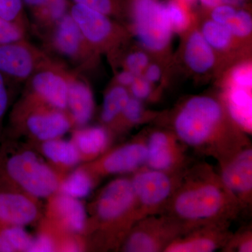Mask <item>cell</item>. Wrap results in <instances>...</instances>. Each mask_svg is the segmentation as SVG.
Returning <instances> with one entry per match:
<instances>
[{
    "instance_id": "6da1fadb",
    "label": "cell",
    "mask_w": 252,
    "mask_h": 252,
    "mask_svg": "<svg viewBox=\"0 0 252 252\" xmlns=\"http://www.w3.org/2000/svg\"><path fill=\"white\" fill-rule=\"evenodd\" d=\"M228 117L223 104L217 99L195 96L176 114L175 135L182 143L215 157L220 163L249 146L242 130L227 120Z\"/></svg>"
},
{
    "instance_id": "7a4b0ae2",
    "label": "cell",
    "mask_w": 252,
    "mask_h": 252,
    "mask_svg": "<svg viewBox=\"0 0 252 252\" xmlns=\"http://www.w3.org/2000/svg\"><path fill=\"white\" fill-rule=\"evenodd\" d=\"M166 207L168 215L191 228L228 221L241 209L220 175L209 167L182 174Z\"/></svg>"
},
{
    "instance_id": "3957f363",
    "label": "cell",
    "mask_w": 252,
    "mask_h": 252,
    "mask_svg": "<svg viewBox=\"0 0 252 252\" xmlns=\"http://www.w3.org/2000/svg\"><path fill=\"white\" fill-rule=\"evenodd\" d=\"M0 182L15 185L36 198H47L59 190L57 175L31 152L0 154Z\"/></svg>"
},
{
    "instance_id": "277c9868",
    "label": "cell",
    "mask_w": 252,
    "mask_h": 252,
    "mask_svg": "<svg viewBox=\"0 0 252 252\" xmlns=\"http://www.w3.org/2000/svg\"><path fill=\"white\" fill-rule=\"evenodd\" d=\"M38 36L42 41L43 49L54 58L67 61L78 72L90 70L97 64L99 55L86 41L69 12Z\"/></svg>"
},
{
    "instance_id": "5b68a950",
    "label": "cell",
    "mask_w": 252,
    "mask_h": 252,
    "mask_svg": "<svg viewBox=\"0 0 252 252\" xmlns=\"http://www.w3.org/2000/svg\"><path fill=\"white\" fill-rule=\"evenodd\" d=\"M11 122L14 127L25 126L42 142L60 138L74 125L67 111L54 108L28 94L15 107Z\"/></svg>"
},
{
    "instance_id": "8992f818",
    "label": "cell",
    "mask_w": 252,
    "mask_h": 252,
    "mask_svg": "<svg viewBox=\"0 0 252 252\" xmlns=\"http://www.w3.org/2000/svg\"><path fill=\"white\" fill-rule=\"evenodd\" d=\"M127 9L132 18V31L146 49L154 53L165 51L171 42L172 30L161 0H130Z\"/></svg>"
},
{
    "instance_id": "52a82bcc",
    "label": "cell",
    "mask_w": 252,
    "mask_h": 252,
    "mask_svg": "<svg viewBox=\"0 0 252 252\" xmlns=\"http://www.w3.org/2000/svg\"><path fill=\"white\" fill-rule=\"evenodd\" d=\"M69 13L86 41L99 55L116 56L127 41V31L108 16L74 2H71Z\"/></svg>"
},
{
    "instance_id": "ba28073f",
    "label": "cell",
    "mask_w": 252,
    "mask_h": 252,
    "mask_svg": "<svg viewBox=\"0 0 252 252\" xmlns=\"http://www.w3.org/2000/svg\"><path fill=\"white\" fill-rule=\"evenodd\" d=\"M192 228L170 215H149L137 221L126 239L124 251L164 252L169 244Z\"/></svg>"
},
{
    "instance_id": "9c48e42d",
    "label": "cell",
    "mask_w": 252,
    "mask_h": 252,
    "mask_svg": "<svg viewBox=\"0 0 252 252\" xmlns=\"http://www.w3.org/2000/svg\"><path fill=\"white\" fill-rule=\"evenodd\" d=\"M182 175L141 167L131 179L142 219L167 206Z\"/></svg>"
},
{
    "instance_id": "30bf717a",
    "label": "cell",
    "mask_w": 252,
    "mask_h": 252,
    "mask_svg": "<svg viewBox=\"0 0 252 252\" xmlns=\"http://www.w3.org/2000/svg\"><path fill=\"white\" fill-rule=\"evenodd\" d=\"M55 58L27 39L0 44V74L9 82L26 83Z\"/></svg>"
},
{
    "instance_id": "8fae6325",
    "label": "cell",
    "mask_w": 252,
    "mask_h": 252,
    "mask_svg": "<svg viewBox=\"0 0 252 252\" xmlns=\"http://www.w3.org/2000/svg\"><path fill=\"white\" fill-rule=\"evenodd\" d=\"M69 69L67 64L56 59L28 79L26 94L54 108L67 111Z\"/></svg>"
},
{
    "instance_id": "7c38bea8",
    "label": "cell",
    "mask_w": 252,
    "mask_h": 252,
    "mask_svg": "<svg viewBox=\"0 0 252 252\" xmlns=\"http://www.w3.org/2000/svg\"><path fill=\"white\" fill-rule=\"evenodd\" d=\"M96 213L99 220L107 223L126 217L136 222L142 220L131 180L119 178L111 182L99 195Z\"/></svg>"
},
{
    "instance_id": "4fadbf2b",
    "label": "cell",
    "mask_w": 252,
    "mask_h": 252,
    "mask_svg": "<svg viewBox=\"0 0 252 252\" xmlns=\"http://www.w3.org/2000/svg\"><path fill=\"white\" fill-rule=\"evenodd\" d=\"M220 177L241 208L250 205L252 195V149L247 146L220 163Z\"/></svg>"
},
{
    "instance_id": "5bb4252c",
    "label": "cell",
    "mask_w": 252,
    "mask_h": 252,
    "mask_svg": "<svg viewBox=\"0 0 252 252\" xmlns=\"http://www.w3.org/2000/svg\"><path fill=\"white\" fill-rule=\"evenodd\" d=\"M232 235L228 221L213 222L194 227L171 242L165 252H212L224 248Z\"/></svg>"
},
{
    "instance_id": "9a60e30c",
    "label": "cell",
    "mask_w": 252,
    "mask_h": 252,
    "mask_svg": "<svg viewBox=\"0 0 252 252\" xmlns=\"http://www.w3.org/2000/svg\"><path fill=\"white\" fill-rule=\"evenodd\" d=\"M180 143L175 133L165 131L152 132L146 143L147 167L167 173H179L185 161Z\"/></svg>"
},
{
    "instance_id": "2e32d148",
    "label": "cell",
    "mask_w": 252,
    "mask_h": 252,
    "mask_svg": "<svg viewBox=\"0 0 252 252\" xmlns=\"http://www.w3.org/2000/svg\"><path fill=\"white\" fill-rule=\"evenodd\" d=\"M94 102L91 86L75 69L68 72V94L67 112L73 124L86 126L94 115Z\"/></svg>"
},
{
    "instance_id": "e0dca14e",
    "label": "cell",
    "mask_w": 252,
    "mask_h": 252,
    "mask_svg": "<svg viewBox=\"0 0 252 252\" xmlns=\"http://www.w3.org/2000/svg\"><path fill=\"white\" fill-rule=\"evenodd\" d=\"M37 215L32 200L0 182V225L23 227L34 221Z\"/></svg>"
},
{
    "instance_id": "ac0fdd59",
    "label": "cell",
    "mask_w": 252,
    "mask_h": 252,
    "mask_svg": "<svg viewBox=\"0 0 252 252\" xmlns=\"http://www.w3.org/2000/svg\"><path fill=\"white\" fill-rule=\"evenodd\" d=\"M147 146L137 142L126 144L112 151L99 162V170L108 175L136 171L146 165Z\"/></svg>"
},
{
    "instance_id": "d6986e66",
    "label": "cell",
    "mask_w": 252,
    "mask_h": 252,
    "mask_svg": "<svg viewBox=\"0 0 252 252\" xmlns=\"http://www.w3.org/2000/svg\"><path fill=\"white\" fill-rule=\"evenodd\" d=\"M223 107L230 119L243 132H251L252 89L227 84L223 94Z\"/></svg>"
},
{
    "instance_id": "ffe728a7",
    "label": "cell",
    "mask_w": 252,
    "mask_h": 252,
    "mask_svg": "<svg viewBox=\"0 0 252 252\" xmlns=\"http://www.w3.org/2000/svg\"><path fill=\"white\" fill-rule=\"evenodd\" d=\"M53 215L64 229L80 233L86 223L85 207L79 199L59 193L51 204Z\"/></svg>"
},
{
    "instance_id": "44dd1931",
    "label": "cell",
    "mask_w": 252,
    "mask_h": 252,
    "mask_svg": "<svg viewBox=\"0 0 252 252\" xmlns=\"http://www.w3.org/2000/svg\"><path fill=\"white\" fill-rule=\"evenodd\" d=\"M185 61L189 69L196 74H205L215 66V50L205 41L200 31L191 32L187 38Z\"/></svg>"
},
{
    "instance_id": "7402d4cb",
    "label": "cell",
    "mask_w": 252,
    "mask_h": 252,
    "mask_svg": "<svg viewBox=\"0 0 252 252\" xmlns=\"http://www.w3.org/2000/svg\"><path fill=\"white\" fill-rule=\"evenodd\" d=\"M72 142L77 146L81 157L95 158L108 147L109 132L102 126L83 127L75 131Z\"/></svg>"
},
{
    "instance_id": "603a6c76",
    "label": "cell",
    "mask_w": 252,
    "mask_h": 252,
    "mask_svg": "<svg viewBox=\"0 0 252 252\" xmlns=\"http://www.w3.org/2000/svg\"><path fill=\"white\" fill-rule=\"evenodd\" d=\"M43 154L54 163L71 167L80 161L81 154L72 141L60 138L45 141L42 144Z\"/></svg>"
},
{
    "instance_id": "cb8c5ba5",
    "label": "cell",
    "mask_w": 252,
    "mask_h": 252,
    "mask_svg": "<svg viewBox=\"0 0 252 252\" xmlns=\"http://www.w3.org/2000/svg\"><path fill=\"white\" fill-rule=\"evenodd\" d=\"M130 97V93L126 88L114 84L109 87L104 94L101 120L105 124L115 122L122 115L126 103Z\"/></svg>"
},
{
    "instance_id": "d4e9b609",
    "label": "cell",
    "mask_w": 252,
    "mask_h": 252,
    "mask_svg": "<svg viewBox=\"0 0 252 252\" xmlns=\"http://www.w3.org/2000/svg\"><path fill=\"white\" fill-rule=\"evenodd\" d=\"M32 242L22 226L0 225V252H29Z\"/></svg>"
},
{
    "instance_id": "484cf974",
    "label": "cell",
    "mask_w": 252,
    "mask_h": 252,
    "mask_svg": "<svg viewBox=\"0 0 252 252\" xmlns=\"http://www.w3.org/2000/svg\"><path fill=\"white\" fill-rule=\"evenodd\" d=\"M94 182L91 175L84 170H77L60 184L59 193L72 198H86L91 193Z\"/></svg>"
},
{
    "instance_id": "4316f807",
    "label": "cell",
    "mask_w": 252,
    "mask_h": 252,
    "mask_svg": "<svg viewBox=\"0 0 252 252\" xmlns=\"http://www.w3.org/2000/svg\"><path fill=\"white\" fill-rule=\"evenodd\" d=\"M200 32L205 41L215 51L228 49L234 39L225 25L215 22L210 18L203 23Z\"/></svg>"
},
{
    "instance_id": "83f0119b",
    "label": "cell",
    "mask_w": 252,
    "mask_h": 252,
    "mask_svg": "<svg viewBox=\"0 0 252 252\" xmlns=\"http://www.w3.org/2000/svg\"><path fill=\"white\" fill-rule=\"evenodd\" d=\"M25 9L23 0H0V18L28 32L31 25Z\"/></svg>"
},
{
    "instance_id": "f1b7e54d",
    "label": "cell",
    "mask_w": 252,
    "mask_h": 252,
    "mask_svg": "<svg viewBox=\"0 0 252 252\" xmlns=\"http://www.w3.org/2000/svg\"><path fill=\"white\" fill-rule=\"evenodd\" d=\"M165 6L174 32L188 29L190 23L189 4L182 0H167Z\"/></svg>"
},
{
    "instance_id": "f546056e",
    "label": "cell",
    "mask_w": 252,
    "mask_h": 252,
    "mask_svg": "<svg viewBox=\"0 0 252 252\" xmlns=\"http://www.w3.org/2000/svg\"><path fill=\"white\" fill-rule=\"evenodd\" d=\"M73 2L98 11L109 17H119L125 14L127 4L125 0H72Z\"/></svg>"
},
{
    "instance_id": "4dcf8cb0",
    "label": "cell",
    "mask_w": 252,
    "mask_h": 252,
    "mask_svg": "<svg viewBox=\"0 0 252 252\" xmlns=\"http://www.w3.org/2000/svg\"><path fill=\"white\" fill-rule=\"evenodd\" d=\"M234 38L248 37L252 34V18L248 10L238 7L233 18L226 25Z\"/></svg>"
},
{
    "instance_id": "1f68e13d",
    "label": "cell",
    "mask_w": 252,
    "mask_h": 252,
    "mask_svg": "<svg viewBox=\"0 0 252 252\" xmlns=\"http://www.w3.org/2000/svg\"><path fill=\"white\" fill-rule=\"evenodd\" d=\"M150 63L148 54L142 51H135L129 53L123 61L124 69L130 71L136 77L142 76L146 68Z\"/></svg>"
},
{
    "instance_id": "d6a6232c",
    "label": "cell",
    "mask_w": 252,
    "mask_h": 252,
    "mask_svg": "<svg viewBox=\"0 0 252 252\" xmlns=\"http://www.w3.org/2000/svg\"><path fill=\"white\" fill-rule=\"evenodd\" d=\"M228 84L252 89V69L250 63L238 64L230 71Z\"/></svg>"
},
{
    "instance_id": "836d02e7",
    "label": "cell",
    "mask_w": 252,
    "mask_h": 252,
    "mask_svg": "<svg viewBox=\"0 0 252 252\" xmlns=\"http://www.w3.org/2000/svg\"><path fill=\"white\" fill-rule=\"evenodd\" d=\"M143 116L144 107L142 101L130 96L120 117H122L127 124H136L143 119Z\"/></svg>"
},
{
    "instance_id": "e575fe53",
    "label": "cell",
    "mask_w": 252,
    "mask_h": 252,
    "mask_svg": "<svg viewBox=\"0 0 252 252\" xmlns=\"http://www.w3.org/2000/svg\"><path fill=\"white\" fill-rule=\"evenodd\" d=\"M27 39V32L0 18V44Z\"/></svg>"
},
{
    "instance_id": "d590c367",
    "label": "cell",
    "mask_w": 252,
    "mask_h": 252,
    "mask_svg": "<svg viewBox=\"0 0 252 252\" xmlns=\"http://www.w3.org/2000/svg\"><path fill=\"white\" fill-rule=\"evenodd\" d=\"M226 251H237L239 252H251L252 251V233L245 232L236 237L231 238L224 247Z\"/></svg>"
},
{
    "instance_id": "8d00e7d4",
    "label": "cell",
    "mask_w": 252,
    "mask_h": 252,
    "mask_svg": "<svg viewBox=\"0 0 252 252\" xmlns=\"http://www.w3.org/2000/svg\"><path fill=\"white\" fill-rule=\"evenodd\" d=\"M238 8L230 4L219 5L209 10L210 13V19L226 26L235 16Z\"/></svg>"
},
{
    "instance_id": "74e56055",
    "label": "cell",
    "mask_w": 252,
    "mask_h": 252,
    "mask_svg": "<svg viewBox=\"0 0 252 252\" xmlns=\"http://www.w3.org/2000/svg\"><path fill=\"white\" fill-rule=\"evenodd\" d=\"M152 84L146 80L143 76L136 78L134 82L127 89L131 97L142 101L149 98L152 92Z\"/></svg>"
},
{
    "instance_id": "f35d334b",
    "label": "cell",
    "mask_w": 252,
    "mask_h": 252,
    "mask_svg": "<svg viewBox=\"0 0 252 252\" xmlns=\"http://www.w3.org/2000/svg\"><path fill=\"white\" fill-rule=\"evenodd\" d=\"M10 84L11 82H9L2 74H0V136L2 130L3 120L9 107Z\"/></svg>"
},
{
    "instance_id": "ab89813d",
    "label": "cell",
    "mask_w": 252,
    "mask_h": 252,
    "mask_svg": "<svg viewBox=\"0 0 252 252\" xmlns=\"http://www.w3.org/2000/svg\"><path fill=\"white\" fill-rule=\"evenodd\" d=\"M55 244L53 239L48 235L41 234L32 239L31 248V252H49L54 251Z\"/></svg>"
},
{
    "instance_id": "60d3db41",
    "label": "cell",
    "mask_w": 252,
    "mask_h": 252,
    "mask_svg": "<svg viewBox=\"0 0 252 252\" xmlns=\"http://www.w3.org/2000/svg\"><path fill=\"white\" fill-rule=\"evenodd\" d=\"M144 79L151 84H156L160 80L162 77V69L157 63H149L142 74Z\"/></svg>"
},
{
    "instance_id": "b9f144b4",
    "label": "cell",
    "mask_w": 252,
    "mask_h": 252,
    "mask_svg": "<svg viewBox=\"0 0 252 252\" xmlns=\"http://www.w3.org/2000/svg\"><path fill=\"white\" fill-rule=\"evenodd\" d=\"M205 9L210 10L215 6L222 4H230L237 7H243L245 0H199Z\"/></svg>"
},
{
    "instance_id": "7bdbcfd3",
    "label": "cell",
    "mask_w": 252,
    "mask_h": 252,
    "mask_svg": "<svg viewBox=\"0 0 252 252\" xmlns=\"http://www.w3.org/2000/svg\"><path fill=\"white\" fill-rule=\"evenodd\" d=\"M137 77L135 74H132L130 71L124 69L121 72L118 73L117 76H116L115 83L124 86L126 89H128Z\"/></svg>"
},
{
    "instance_id": "ee69618b",
    "label": "cell",
    "mask_w": 252,
    "mask_h": 252,
    "mask_svg": "<svg viewBox=\"0 0 252 252\" xmlns=\"http://www.w3.org/2000/svg\"><path fill=\"white\" fill-rule=\"evenodd\" d=\"M46 1L47 0H23L25 8L29 11L31 18L42 9Z\"/></svg>"
},
{
    "instance_id": "f6af8a7d",
    "label": "cell",
    "mask_w": 252,
    "mask_h": 252,
    "mask_svg": "<svg viewBox=\"0 0 252 252\" xmlns=\"http://www.w3.org/2000/svg\"><path fill=\"white\" fill-rule=\"evenodd\" d=\"M182 1H185V2L189 4L190 3L193 2V1H195V0H182Z\"/></svg>"
}]
</instances>
